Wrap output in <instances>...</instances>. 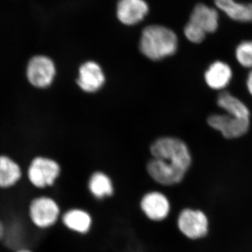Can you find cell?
Listing matches in <instances>:
<instances>
[{
	"label": "cell",
	"mask_w": 252,
	"mask_h": 252,
	"mask_svg": "<svg viewBox=\"0 0 252 252\" xmlns=\"http://www.w3.org/2000/svg\"><path fill=\"white\" fill-rule=\"evenodd\" d=\"M152 158L147 171L159 185H178L191 166L192 156L188 145L176 137H162L150 146Z\"/></svg>",
	"instance_id": "cell-1"
},
{
	"label": "cell",
	"mask_w": 252,
	"mask_h": 252,
	"mask_svg": "<svg viewBox=\"0 0 252 252\" xmlns=\"http://www.w3.org/2000/svg\"><path fill=\"white\" fill-rule=\"evenodd\" d=\"M178 46V37L175 32L161 25H150L144 28L139 44L142 54L153 61L173 56Z\"/></svg>",
	"instance_id": "cell-2"
},
{
	"label": "cell",
	"mask_w": 252,
	"mask_h": 252,
	"mask_svg": "<svg viewBox=\"0 0 252 252\" xmlns=\"http://www.w3.org/2000/svg\"><path fill=\"white\" fill-rule=\"evenodd\" d=\"M26 215L28 223L39 230L53 228L62 216L57 200L46 195L32 198L26 207Z\"/></svg>",
	"instance_id": "cell-3"
},
{
	"label": "cell",
	"mask_w": 252,
	"mask_h": 252,
	"mask_svg": "<svg viewBox=\"0 0 252 252\" xmlns=\"http://www.w3.org/2000/svg\"><path fill=\"white\" fill-rule=\"evenodd\" d=\"M61 173V166L56 160L47 157H36L28 166L27 178L34 188L45 189L55 185Z\"/></svg>",
	"instance_id": "cell-4"
},
{
	"label": "cell",
	"mask_w": 252,
	"mask_h": 252,
	"mask_svg": "<svg viewBox=\"0 0 252 252\" xmlns=\"http://www.w3.org/2000/svg\"><path fill=\"white\" fill-rule=\"evenodd\" d=\"M26 77L33 87L45 89L52 85L56 76V64L46 56L32 58L26 67Z\"/></svg>",
	"instance_id": "cell-5"
},
{
	"label": "cell",
	"mask_w": 252,
	"mask_h": 252,
	"mask_svg": "<svg viewBox=\"0 0 252 252\" xmlns=\"http://www.w3.org/2000/svg\"><path fill=\"white\" fill-rule=\"evenodd\" d=\"M177 224L181 233L190 240H199L208 234V218L201 210L184 209L179 214Z\"/></svg>",
	"instance_id": "cell-6"
},
{
	"label": "cell",
	"mask_w": 252,
	"mask_h": 252,
	"mask_svg": "<svg viewBox=\"0 0 252 252\" xmlns=\"http://www.w3.org/2000/svg\"><path fill=\"white\" fill-rule=\"evenodd\" d=\"M208 126L220 132L225 139L233 140L246 135L250 130V120L238 119L225 113L212 114L207 119Z\"/></svg>",
	"instance_id": "cell-7"
},
{
	"label": "cell",
	"mask_w": 252,
	"mask_h": 252,
	"mask_svg": "<svg viewBox=\"0 0 252 252\" xmlns=\"http://www.w3.org/2000/svg\"><path fill=\"white\" fill-rule=\"evenodd\" d=\"M140 205L145 217L155 222L166 220L171 210L170 200L166 195L156 190L144 194Z\"/></svg>",
	"instance_id": "cell-8"
},
{
	"label": "cell",
	"mask_w": 252,
	"mask_h": 252,
	"mask_svg": "<svg viewBox=\"0 0 252 252\" xmlns=\"http://www.w3.org/2000/svg\"><path fill=\"white\" fill-rule=\"evenodd\" d=\"M149 12V6L145 0H119L116 9L119 22L126 26L142 22Z\"/></svg>",
	"instance_id": "cell-9"
},
{
	"label": "cell",
	"mask_w": 252,
	"mask_h": 252,
	"mask_svg": "<svg viewBox=\"0 0 252 252\" xmlns=\"http://www.w3.org/2000/svg\"><path fill=\"white\" fill-rule=\"evenodd\" d=\"M105 83V75L98 63L89 61L79 68L78 86L84 92L94 94L102 89Z\"/></svg>",
	"instance_id": "cell-10"
},
{
	"label": "cell",
	"mask_w": 252,
	"mask_h": 252,
	"mask_svg": "<svg viewBox=\"0 0 252 252\" xmlns=\"http://www.w3.org/2000/svg\"><path fill=\"white\" fill-rule=\"evenodd\" d=\"M233 71L224 61L212 62L204 72V81L207 87L213 91H225L233 80Z\"/></svg>",
	"instance_id": "cell-11"
},
{
	"label": "cell",
	"mask_w": 252,
	"mask_h": 252,
	"mask_svg": "<svg viewBox=\"0 0 252 252\" xmlns=\"http://www.w3.org/2000/svg\"><path fill=\"white\" fill-rule=\"evenodd\" d=\"M61 220L67 229L81 235L89 233L93 225L89 212L80 208L69 209L62 214Z\"/></svg>",
	"instance_id": "cell-12"
},
{
	"label": "cell",
	"mask_w": 252,
	"mask_h": 252,
	"mask_svg": "<svg viewBox=\"0 0 252 252\" xmlns=\"http://www.w3.org/2000/svg\"><path fill=\"white\" fill-rule=\"evenodd\" d=\"M218 11L207 5L200 3L194 6L189 21L197 25L205 32L214 33L219 27Z\"/></svg>",
	"instance_id": "cell-13"
},
{
	"label": "cell",
	"mask_w": 252,
	"mask_h": 252,
	"mask_svg": "<svg viewBox=\"0 0 252 252\" xmlns=\"http://www.w3.org/2000/svg\"><path fill=\"white\" fill-rule=\"evenodd\" d=\"M217 104L223 112L238 119L250 120L251 112L245 102L226 90L220 92Z\"/></svg>",
	"instance_id": "cell-14"
},
{
	"label": "cell",
	"mask_w": 252,
	"mask_h": 252,
	"mask_svg": "<svg viewBox=\"0 0 252 252\" xmlns=\"http://www.w3.org/2000/svg\"><path fill=\"white\" fill-rule=\"evenodd\" d=\"M22 178V169L19 164L7 156H0V189H13Z\"/></svg>",
	"instance_id": "cell-15"
},
{
	"label": "cell",
	"mask_w": 252,
	"mask_h": 252,
	"mask_svg": "<svg viewBox=\"0 0 252 252\" xmlns=\"http://www.w3.org/2000/svg\"><path fill=\"white\" fill-rule=\"evenodd\" d=\"M217 7L235 21L252 23V2L238 0H214Z\"/></svg>",
	"instance_id": "cell-16"
},
{
	"label": "cell",
	"mask_w": 252,
	"mask_h": 252,
	"mask_svg": "<svg viewBox=\"0 0 252 252\" xmlns=\"http://www.w3.org/2000/svg\"><path fill=\"white\" fill-rule=\"evenodd\" d=\"M27 238V228L21 220H13L9 223H6V233L3 244L11 251L28 246L26 243Z\"/></svg>",
	"instance_id": "cell-17"
},
{
	"label": "cell",
	"mask_w": 252,
	"mask_h": 252,
	"mask_svg": "<svg viewBox=\"0 0 252 252\" xmlns=\"http://www.w3.org/2000/svg\"><path fill=\"white\" fill-rule=\"evenodd\" d=\"M89 191L98 200L110 197L114 194V185L110 177L102 172H95L91 176L88 183Z\"/></svg>",
	"instance_id": "cell-18"
},
{
	"label": "cell",
	"mask_w": 252,
	"mask_h": 252,
	"mask_svg": "<svg viewBox=\"0 0 252 252\" xmlns=\"http://www.w3.org/2000/svg\"><path fill=\"white\" fill-rule=\"evenodd\" d=\"M235 59L242 67L252 69V40L243 41L237 46Z\"/></svg>",
	"instance_id": "cell-19"
},
{
	"label": "cell",
	"mask_w": 252,
	"mask_h": 252,
	"mask_svg": "<svg viewBox=\"0 0 252 252\" xmlns=\"http://www.w3.org/2000/svg\"><path fill=\"white\" fill-rule=\"evenodd\" d=\"M184 34L190 42L193 44H200L205 40L207 33L197 25L189 21L184 28Z\"/></svg>",
	"instance_id": "cell-20"
},
{
	"label": "cell",
	"mask_w": 252,
	"mask_h": 252,
	"mask_svg": "<svg viewBox=\"0 0 252 252\" xmlns=\"http://www.w3.org/2000/svg\"><path fill=\"white\" fill-rule=\"evenodd\" d=\"M246 88L249 94L252 97V69H250L246 78Z\"/></svg>",
	"instance_id": "cell-21"
},
{
	"label": "cell",
	"mask_w": 252,
	"mask_h": 252,
	"mask_svg": "<svg viewBox=\"0 0 252 252\" xmlns=\"http://www.w3.org/2000/svg\"><path fill=\"white\" fill-rule=\"evenodd\" d=\"M6 222L0 220V243H3V241H4L5 233H6Z\"/></svg>",
	"instance_id": "cell-22"
},
{
	"label": "cell",
	"mask_w": 252,
	"mask_h": 252,
	"mask_svg": "<svg viewBox=\"0 0 252 252\" xmlns=\"http://www.w3.org/2000/svg\"><path fill=\"white\" fill-rule=\"evenodd\" d=\"M11 252H36L34 250L30 248V247L25 246L23 247V248L16 249V250H14V251H11Z\"/></svg>",
	"instance_id": "cell-23"
}]
</instances>
